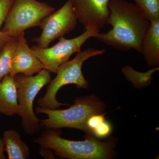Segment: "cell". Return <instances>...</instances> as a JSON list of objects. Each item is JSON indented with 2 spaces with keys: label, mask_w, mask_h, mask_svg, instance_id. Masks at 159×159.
Wrapping results in <instances>:
<instances>
[{
  "label": "cell",
  "mask_w": 159,
  "mask_h": 159,
  "mask_svg": "<svg viewBox=\"0 0 159 159\" xmlns=\"http://www.w3.org/2000/svg\"><path fill=\"white\" fill-rule=\"evenodd\" d=\"M55 11L54 7L37 0H13L2 31L15 37L29 28L40 27L43 20Z\"/></svg>",
  "instance_id": "cell-6"
},
{
  "label": "cell",
  "mask_w": 159,
  "mask_h": 159,
  "mask_svg": "<svg viewBox=\"0 0 159 159\" xmlns=\"http://www.w3.org/2000/svg\"><path fill=\"white\" fill-rule=\"evenodd\" d=\"M111 131V125L105 120L93 131L92 134L96 138H104L109 135Z\"/></svg>",
  "instance_id": "cell-18"
},
{
  "label": "cell",
  "mask_w": 159,
  "mask_h": 159,
  "mask_svg": "<svg viewBox=\"0 0 159 159\" xmlns=\"http://www.w3.org/2000/svg\"><path fill=\"white\" fill-rule=\"evenodd\" d=\"M135 6L148 20L159 19V0H134Z\"/></svg>",
  "instance_id": "cell-16"
},
{
  "label": "cell",
  "mask_w": 159,
  "mask_h": 159,
  "mask_svg": "<svg viewBox=\"0 0 159 159\" xmlns=\"http://www.w3.org/2000/svg\"><path fill=\"white\" fill-rule=\"evenodd\" d=\"M0 113L7 116H20L17 86L14 77L8 74L0 82Z\"/></svg>",
  "instance_id": "cell-11"
},
{
  "label": "cell",
  "mask_w": 159,
  "mask_h": 159,
  "mask_svg": "<svg viewBox=\"0 0 159 159\" xmlns=\"http://www.w3.org/2000/svg\"><path fill=\"white\" fill-rule=\"evenodd\" d=\"M34 142L40 147L50 148L56 155L70 159H107L115 157V145L111 141L102 142L93 135L84 141H71L61 137L56 129H46Z\"/></svg>",
  "instance_id": "cell-2"
},
{
  "label": "cell",
  "mask_w": 159,
  "mask_h": 159,
  "mask_svg": "<svg viewBox=\"0 0 159 159\" xmlns=\"http://www.w3.org/2000/svg\"><path fill=\"white\" fill-rule=\"evenodd\" d=\"M107 25L110 30L100 33L94 38L120 51L133 49L142 54L143 40L150 26L135 4L124 0H111Z\"/></svg>",
  "instance_id": "cell-1"
},
{
  "label": "cell",
  "mask_w": 159,
  "mask_h": 159,
  "mask_svg": "<svg viewBox=\"0 0 159 159\" xmlns=\"http://www.w3.org/2000/svg\"><path fill=\"white\" fill-rule=\"evenodd\" d=\"M51 73L44 69L35 76L18 74L14 77L17 86L22 126L24 132L29 136L37 134L42 128L40 119L34 113L33 103L41 90L51 82Z\"/></svg>",
  "instance_id": "cell-5"
},
{
  "label": "cell",
  "mask_w": 159,
  "mask_h": 159,
  "mask_svg": "<svg viewBox=\"0 0 159 159\" xmlns=\"http://www.w3.org/2000/svg\"><path fill=\"white\" fill-rule=\"evenodd\" d=\"M142 54L147 65L157 67L159 64V19L150 21L142 45Z\"/></svg>",
  "instance_id": "cell-12"
},
{
  "label": "cell",
  "mask_w": 159,
  "mask_h": 159,
  "mask_svg": "<svg viewBox=\"0 0 159 159\" xmlns=\"http://www.w3.org/2000/svg\"><path fill=\"white\" fill-rule=\"evenodd\" d=\"M4 145L2 140L0 138V159H6V156L4 154Z\"/></svg>",
  "instance_id": "cell-20"
},
{
  "label": "cell",
  "mask_w": 159,
  "mask_h": 159,
  "mask_svg": "<svg viewBox=\"0 0 159 159\" xmlns=\"http://www.w3.org/2000/svg\"><path fill=\"white\" fill-rule=\"evenodd\" d=\"M2 140L8 159H27L30 157V148L22 140L20 134L17 131L13 129L5 130Z\"/></svg>",
  "instance_id": "cell-13"
},
{
  "label": "cell",
  "mask_w": 159,
  "mask_h": 159,
  "mask_svg": "<svg viewBox=\"0 0 159 159\" xmlns=\"http://www.w3.org/2000/svg\"><path fill=\"white\" fill-rule=\"evenodd\" d=\"M13 0H0V49L11 39V37L2 31V27Z\"/></svg>",
  "instance_id": "cell-17"
},
{
  "label": "cell",
  "mask_w": 159,
  "mask_h": 159,
  "mask_svg": "<svg viewBox=\"0 0 159 159\" xmlns=\"http://www.w3.org/2000/svg\"><path fill=\"white\" fill-rule=\"evenodd\" d=\"M105 108L104 103L93 95L77 98L74 105L66 109H50L38 106L35 111L48 116L47 119L40 120L42 127L46 129L74 128L83 131L88 135V120L93 115L103 114Z\"/></svg>",
  "instance_id": "cell-3"
},
{
  "label": "cell",
  "mask_w": 159,
  "mask_h": 159,
  "mask_svg": "<svg viewBox=\"0 0 159 159\" xmlns=\"http://www.w3.org/2000/svg\"><path fill=\"white\" fill-rule=\"evenodd\" d=\"M157 70H159V67L145 73L138 72L130 66H126L122 69V73L126 79L137 88H141L149 84L153 79L152 74Z\"/></svg>",
  "instance_id": "cell-14"
},
{
  "label": "cell",
  "mask_w": 159,
  "mask_h": 159,
  "mask_svg": "<svg viewBox=\"0 0 159 159\" xmlns=\"http://www.w3.org/2000/svg\"><path fill=\"white\" fill-rule=\"evenodd\" d=\"M17 44L16 36L11 38L0 49V82L9 74L13 54Z\"/></svg>",
  "instance_id": "cell-15"
},
{
  "label": "cell",
  "mask_w": 159,
  "mask_h": 159,
  "mask_svg": "<svg viewBox=\"0 0 159 159\" xmlns=\"http://www.w3.org/2000/svg\"><path fill=\"white\" fill-rule=\"evenodd\" d=\"M77 21L71 2L68 0L60 9L43 20L40 26L41 34L31 41L37 43L36 46L39 48H48L51 42L74 30Z\"/></svg>",
  "instance_id": "cell-8"
},
{
  "label": "cell",
  "mask_w": 159,
  "mask_h": 159,
  "mask_svg": "<svg viewBox=\"0 0 159 159\" xmlns=\"http://www.w3.org/2000/svg\"><path fill=\"white\" fill-rule=\"evenodd\" d=\"M111 0H70L79 23L85 28L94 23L99 29L107 25L110 15Z\"/></svg>",
  "instance_id": "cell-10"
},
{
  "label": "cell",
  "mask_w": 159,
  "mask_h": 159,
  "mask_svg": "<svg viewBox=\"0 0 159 159\" xmlns=\"http://www.w3.org/2000/svg\"><path fill=\"white\" fill-rule=\"evenodd\" d=\"M39 154L44 159H55L54 151L50 148L40 147Z\"/></svg>",
  "instance_id": "cell-19"
},
{
  "label": "cell",
  "mask_w": 159,
  "mask_h": 159,
  "mask_svg": "<svg viewBox=\"0 0 159 159\" xmlns=\"http://www.w3.org/2000/svg\"><path fill=\"white\" fill-rule=\"evenodd\" d=\"M82 34L74 38L67 39L62 36L59 41L51 48H41L37 46L31 48L34 55L50 73L56 74L60 67L68 61L74 53L81 51L82 46L91 38H94L100 32L94 23H89Z\"/></svg>",
  "instance_id": "cell-7"
},
{
  "label": "cell",
  "mask_w": 159,
  "mask_h": 159,
  "mask_svg": "<svg viewBox=\"0 0 159 159\" xmlns=\"http://www.w3.org/2000/svg\"><path fill=\"white\" fill-rule=\"evenodd\" d=\"M25 36L24 31L16 36L17 44L8 74L11 77L18 74L32 76L44 69L42 63L29 48Z\"/></svg>",
  "instance_id": "cell-9"
},
{
  "label": "cell",
  "mask_w": 159,
  "mask_h": 159,
  "mask_svg": "<svg viewBox=\"0 0 159 159\" xmlns=\"http://www.w3.org/2000/svg\"><path fill=\"white\" fill-rule=\"evenodd\" d=\"M105 49L98 50L89 48L77 52L74 59L68 61L60 67L57 76L48 84L44 96L38 99L39 106L43 108L57 109L61 106L68 104L58 102L56 99L57 92L64 86L74 84L78 89H87L89 83L82 73L84 63L91 57L102 55Z\"/></svg>",
  "instance_id": "cell-4"
}]
</instances>
